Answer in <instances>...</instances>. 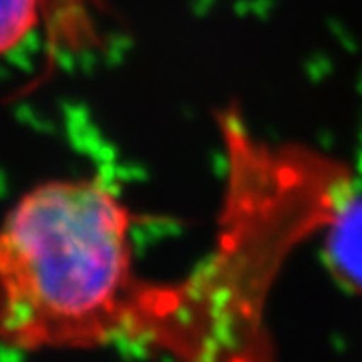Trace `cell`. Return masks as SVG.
Returning a JSON list of instances; mask_svg holds the SVG:
<instances>
[{
  "instance_id": "cell-1",
  "label": "cell",
  "mask_w": 362,
  "mask_h": 362,
  "mask_svg": "<svg viewBox=\"0 0 362 362\" xmlns=\"http://www.w3.org/2000/svg\"><path fill=\"white\" fill-rule=\"evenodd\" d=\"M226 187L216 246L180 282H143L127 344L195 361H247L270 350L266 304L288 258L326 232L350 197V171L300 145L256 139L221 117Z\"/></svg>"
},
{
  "instance_id": "cell-2",
  "label": "cell",
  "mask_w": 362,
  "mask_h": 362,
  "mask_svg": "<svg viewBox=\"0 0 362 362\" xmlns=\"http://www.w3.org/2000/svg\"><path fill=\"white\" fill-rule=\"evenodd\" d=\"M135 214L97 177L52 180L0 221V344L18 350L125 342L145 280Z\"/></svg>"
},
{
  "instance_id": "cell-3",
  "label": "cell",
  "mask_w": 362,
  "mask_h": 362,
  "mask_svg": "<svg viewBox=\"0 0 362 362\" xmlns=\"http://www.w3.org/2000/svg\"><path fill=\"white\" fill-rule=\"evenodd\" d=\"M326 259L342 284L362 292V197H349L326 228Z\"/></svg>"
},
{
  "instance_id": "cell-4",
  "label": "cell",
  "mask_w": 362,
  "mask_h": 362,
  "mask_svg": "<svg viewBox=\"0 0 362 362\" xmlns=\"http://www.w3.org/2000/svg\"><path fill=\"white\" fill-rule=\"evenodd\" d=\"M45 21V0H0V57L18 49Z\"/></svg>"
}]
</instances>
